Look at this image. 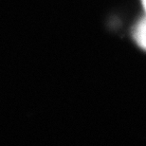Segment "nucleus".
<instances>
[{
  "mask_svg": "<svg viewBox=\"0 0 146 146\" xmlns=\"http://www.w3.org/2000/svg\"><path fill=\"white\" fill-rule=\"evenodd\" d=\"M142 5H143L144 10H145V11H146V0H142Z\"/></svg>",
  "mask_w": 146,
  "mask_h": 146,
  "instance_id": "obj_2",
  "label": "nucleus"
},
{
  "mask_svg": "<svg viewBox=\"0 0 146 146\" xmlns=\"http://www.w3.org/2000/svg\"><path fill=\"white\" fill-rule=\"evenodd\" d=\"M133 37L139 46L146 50V17L138 22L133 30Z\"/></svg>",
  "mask_w": 146,
  "mask_h": 146,
  "instance_id": "obj_1",
  "label": "nucleus"
}]
</instances>
